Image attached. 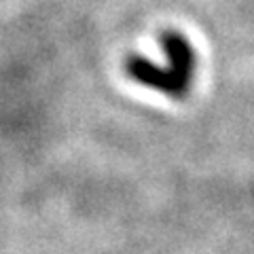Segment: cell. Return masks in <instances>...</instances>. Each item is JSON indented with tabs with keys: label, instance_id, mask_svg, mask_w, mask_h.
<instances>
[{
	"label": "cell",
	"instance_id": "cell-1",
	"mask_svg": "<svg viewBox=\"0 0 254 254\" xmlns=\"http://www.w3.org/2000/svg\"><path fill=\"white\" fill-rule=\"evenodd\" d=\"M161 45L168 55L165 66L150 64L144 58L131 55L125 62V70L133 81L142 83L144 87L157 89L172 98H185L190 89L195 72V53L193 47L185 36L176 30H168L161 36Z\"/></svg>",
	"mask_w": 254,
	"mask_h": 254
}]
</instances>
